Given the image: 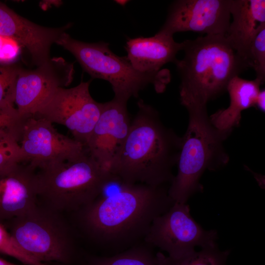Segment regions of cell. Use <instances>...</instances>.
<instances>
[{
    "label": "cell",
    "instance_id": "6da1fadb",
    "mask_svg": "<svg viewBox=\"0 0 265 265\" xmlns=\"http://www.w3.org/2000/svg\"><path fill=\"white\" fill-rule=\"evenodd\" d=\"M76 212L83 233L104 253L112 255L144 239L154 219L174 203L166 186L120 184Z\"/></svg>",
    "mask_w": 265,
    "mask_h": 265
},
{
    "label": "cell",
    "instance_id": "7a4b0ae2",
    "mask_svg": "<svg viewBox=\"0 0 265 265\" xmlns=\"http://www.w3.org/2000/svg\"><path fill=\"white\" fill-rule=\"evenodd\" d=\"M131 121L128 134L109 171L120 184L153 186L171 183L177 164L182 137L162 122L157 110L143 100Z\"/></svg>",
    "mask_w": 265,
    "mask_h": 265
},
{
    "label": "cell",
    "instance_id": "3957f363",
    "mask_svg": "<svg viewBox=\"0 0 265 265\" xmlns=\"http://www.w3.org/2000/svg\"><path fill=\"white\" fill-rule=\"evenodd\" d=\"M184 56L174 64L181 78L180 97L185 107L207 106L227 91L230 81L248 68L225 36L206 35L182 42Z\"/></svg>",
    "mask_w": 265,
    "mask_h": 265
},
{
    "label": "cell",
    "instance_id": "277c9868",
    "mask_svg": "<svg viewBox=\"0 0 265 265\" xmlns=\"http://www.w3.org/2000/svg\"><path fill=\"white\" fill-rule=\"evenodd\" d=\"M188 124L182 137L178 172L168 189L174 203H186L193 194L203 191L200 184L206 170L215 171L229 161L223 145L231 131H221L211 123L207 106H188Z\"/></svg>",
    "mask_w": 265,
    "mask_h": 265
},
{
    "label": "cell",
    "instance_id": "5b68a950",
    "mask_svg": "<svg viewBox=\"0 0 265 265\" xmlns=\"http://www.w3.org/2000/svg\"><path fill=\"white\" fill-rule=\"evenodd\" d=\"M37 175L38 201L58 212L79 211L116 182L87 149L75 159L39 170Z\"/></svg>",
    "mask_w": 265,
    "mask_h": 265
},
{
    "label": "cell",
    "instance_id": "8992f818",
    "mask_svg": "<svg viewBox=\"0 0 265 265\" xmlns=\"http://www.w3.org/2000/svg\"><path fill=\"white\" fill-rule=\"evenodd\" d=\"M57 45L71 53L84 71L91 78L108 81L114 99L127 103L131 97L137 98L140 91L152 84L157 93L164 91L170 81L169 70L142 73L136 70L127 56L114 54L104 42L87 43L73 38L66 32Z\"/></svg>",
    "mask_w": 265,
    "mask_h": 265
},
{
    "label": "cell",
    "instance_id": "52a82bcc",
    "mask_svg": "<svg viewBox=\"0 0 265 265\" xmlns=\"http://www.w3.org/2000/svg\"><path fill=\"white\" fill-rule=\"evenodd\" d=\"M8 232L27 254L37 261L57 265H81L72 232L55 212L37 204L5 222Z\"/></svg>",
    "mask_w": 265,
    "mask_h": 265
},
{
    "label": "cell",
    "instance_id": "ba28073f",
    "mask_svg": "<svg viewBox=\"0 0 265 265\" xmlns=\"http://www.w3.org/2000/svg\"><path fill=\"white\" fill-rule=\"evenodd\" d=\"M217 231L204 229L192 217L188 204L174 203L153 221L144 241L179 258L201 248L216 243Z\"/></svg>",
    "mask_w": 265,
    "mask_h": 265
},
{
    "label": "cell",
    "instance_id": "9c48e42d",
    "mask_svg": "<svg viewBox=\"0 0 265 265\" xmlns=\"http://www.w3.org/2000/svg\"><path fill=\"white\" fill-rule=\"evenodd\" d=\"M53 124L30 115L20 119L16 127L25 162L35 169L75 159L86 150L82 143L58 132Z\"/></svg>",
    "mask_w": 265,
    "mask_h": 265
},
{
    "label": "cell",
    "instance_id": "30bf717a",
    "mask_svg": "<svg viewBox=\"0 0 265 265\" xmlns=\"http://www.w3.org/2000/svg\"><path fill=\"white\" fill-rule=\"evenodd\" d=\"M91 81H81L70 88H58L33 115L65 126L85 146L102 109V103L90 93Z\"/></svg>",
    "mask_w": 265,
    "mask_h": 265
},
{
    "label": "cell",
    "instance_id": "8fae6325",
    "mask_svg": "<svg viewBox=\"0 0 265 265\" xmlns=\"http://www.w3.org/2000/svg\"><path fill=\"white\" fill-rule=\"evenodd\" d=\"M74 73V63L60 57H51L34 69L21 66L15 91L19 119L34 115L57 89L71 83Z\"/></svg>",
    "mask_w": 265,
    "mask_h": 265
},
{
    "label": "cell",
    "instance_id": "7c38bea8",
    "mask_svg": "<svg viewBox=\"0 0 265 265\" xmlns=\"http://www.w3.org/2000/svg\"><path fill=\"white\" fill-rule=\"evenodd\" d=\"M231 0H177L170 5L158 32L173 36L193 31L225 36L230 24Z\"/></svg>",
    "mask_w": 265,
    "mask_h": 265
},
{
    "label": "cell",
    "instance_id": "4fadbf2b",
    "mask_svg": "<svg viewBox=\"0 0 265 265\" xmlns=\"http://www.w3.org/2000/svg\"><path fill=\"white\" fill-rule=\"evenodd\" d=\"M127 104L114 98L102 103L100 115L85 145L91 156L109 171L130 130Z\"/></svg>",
    "mask_w": 265,
    "mask_h": 265
},
{
    "label": "cell",
    "instance_id": "5bb4252c",
    "mask_svg": "<svg viewBox=\"0 0 265 265\" xmlns=\"http://www.w3.org/2000/svg\"><path fill=\"white\" fill-rule=\"evenodd\" d=\"M72 24L48 27L19 15L0 1V36L17 43L28 52L32 63L38 66L51 58L50 50Z\"/></svg>",
    "mask_w": 265,
    "mask_h": 265
},
{
    "label": "cell",
    "instance_id": "9a60e30c",
    "mask_svg": "<svg viewBox=\"0 0 265 265\" xmlns=\"http://www.w3.org/2000/svg\"><path fill=\"white\" fill-rule=\"evenodd\" d=\"M30 164L17 163L0 171V223L26 212L38 203L37 175Z\"/></svg>",
    "mask_w": 265,
    "mask_h": 265
},
{
    "label": "cell",
    "instance_id": "2e32d148",
    "mask_svg": "<svg viewBox=\"0 0 265 265\" xmlns=\"http://www.w3.org/2000/svg\"><path fill=\"white\" fill-rule=\"evenodd\" d=\"M230 11L233 20L225 36L249 67L250 47L257 33L265 25V0H231Z\"/></svg>",
    "mask_w": 265,
    "mask_h": 265
},
{
    "label": "cell",
    "instance_id": "e0dca14e",
    "mask_svg": "<svg viewBox=\"0 0 265 265\" xmlns=\"http://www.w3.org/2000/svg\"><path fill=\"white\" fill-rule=\"evenodd\" d=\"M125 48L126 56L136 70L153 73L160 71L167 63H174L182 43L176 42L173 36L158 32L152 37L129 38Z\"/></svg>",
    "mask_w": 265,
    "mask_h": 265
},
{
    "label": "cell",
    "instance_id": "ac0fdd59",
    "mask_svg": "<svg viewBox=\"0 0 265 265\" xmlns=\"http://www.w3.org/2000/svg\"><path fill=\"white\" fill-rule=\"evenodd\" d=\"M262 83L257 79L247 80L238 76L234 77L229 82L228 91L230 102L227 108L221 109L209 116L212 124L221 131H231L238 126L241 112L256 106Z\"/></svg>",
    "mask_w": 265,
    "mask_h": 265
},
{
    "label": "cell",
    "instance_id": "d6986e66",
    "mask_svg": "<svg viewBox=\"0 0 265 265\" xmlns=\"http://www.w3.org/2000/svg\"><path fill=\"white\" fill-rule=\"evenodd\" d=\"M146 244H138L112 255L85 256L82 265H158L152 246Z\"/></svg>",
    "mask_w": 265,
    "mask_h": 265
},
{
    "label": "cell",
    "instance_id": "ffe728a7",
    "mask_svg": "<svg viewBox=\"0 0 265 265\" xmlns=\"http://www.w3.org/2000/svg\"><path fill=\"white\" fill-rule=\"evenodd\" d=\"M230 252L229 249L221 250L216 243L179 258H172L159 252L156 259L158 265H227Z\"/></svg>",
    "mask_w": 265,
    "mask_h": 265
},
{
    "label": "cell",
    "instance_id": "44dd1931",
    "mask_svg": "<svg viewBox=\"0 0 265 265\" xmlns=\"http://www.w3.org/2000/svg\"><path fill=\"white\" fill-rule=\"evenodd\" d=\"M21 66L15 62L0 64V108L18 119L19 116L15 106V91Z\"/></svg>",
    "mask_w": 265,
    "mask_h": 265
},
{
    "label": "cell",
    "instance_id": "7402d4cb",
    "mask_svg": "<svg viewBox=\"0 0 265 265\" xmlns=\"http://www.w3.org/2000/svg\"><path fill=\"white\" fill-rule=\"evenodd\" d=\"M25 162L14 128H0V171Z\"/></svg>",
    "mask_w": 265,
    "mask_h": 265
},
{
    "label": "cell",
    "instance_id": "603a6c76",
    "mask_svg": "<svg viewBox=\"0 0 265 265\" xmlns=\"http://www.w3.org/2000/svg\"><path fill=\"white\" fill-rule=\"evenodd\" d=\"M248 65L254 70L255 79L263 84L265 80V25L259 30L251 45Z\"/></svg>",
    "mask_w": 265,
    "mask_h": 265
},
{
    "label": "cell",
    "instance_id": "cb8c5ba5",
    "mask_svg": "<svg viewBox=\"0 0 265 265\" xmlns=\"http://www.w3.org/2000/svg\"><path fill=\"white\" fill-rule=\"evenodd\" d=\"M0 253L14 258L25 265H46L37 261L24 251L0 223Z\"/></svg>",
    "mask_w": 265,
    "mask_h": 265
},
{
    "label": "cell",
    "instance_id": "d4e9b609",
    "mask_svg": "<svg viewBox=\"0 0 265 265\" xmlns=\"http://www.w3.org/2000/svg\"><path fill=\"white\" fill-rule=\"evenodd\" d=\"M20 49V46L15 42L0 36V64L15 62Z\"/></svg>",
    "mask_w": 265,
    "mask_h": 265
},
{
    "label": "cell",
    "instance_id": "484cf974",
    "mask_svg": "<svg viewBox=\"0 0 265 265\" xmlns=\"http://www.w3.org/2000/svg\"><path fill=\"white\" fill-rule=\"evenodd\" d=\"M19 120L0 108V128H14Z\"/></svg>",
    "mask_w": 265,
    "mask_h": 265
},
{
    "label": "cell",
    "instance_id": "4316f807",
    "mask_svg": "<svg viewBox=\"0 0 265 265\" xmlns=\"http://www.w3.org/2000/svg\"><path fill=\"white\" fill-rule=\"evenodd\" d=\"M265 91L261 90L257 97L256 107H257L262 112L265 110Z\"/></svg>",
    "mask_w": 265,
    "mask_h": 265
},
{
    "label": "cell",
    "instance_id": "83f0119b",
    "mask_svg": "<svg viewBox=\"0 0 265 265\" xmlns=\"http://www.w3.org/2000/svg\"><path fill=\"white\" fill-rule=\"evenodd\" d=\"M0 265H19L7 262L0 258Z\"/></svg>",
    "mask_w": 265,
    "mask_h": 265
},
{
    "label": "cell",
    "instance_id": "f1b7e54d",
    "mask_svg": "<svg viewBox=\"0 0 265 265\" xmlns=\"http://www.w3.org/2000/svg\"><path fill=\"white\" fill-rule=\"evenodd\" d=\"M116 1L117 3H120V4L122 5H125L126 3L128 2V1L126 0H117Z\"/></svg>",
    "mask_w": 265,
    "mask_h": 265
}]
</instances>
